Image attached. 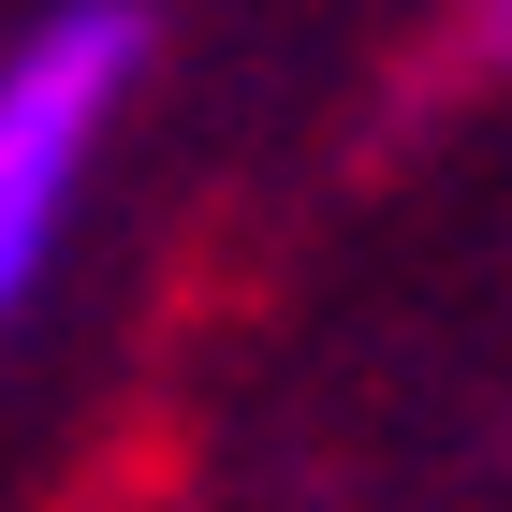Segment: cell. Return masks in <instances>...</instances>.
<instances>
[{
	"instance_id": "cell-1",
	"label": "cell",
	"mask_w": 512,
	"mask_h": 512,
	"mask_svg": "<svg viewBox=\"0 0 512 512\" xmlns=\"http://www.w3.org/2000/svg\"><path fill=\"white\" fill-rule=\"evenodd\" d=\"M132 74H147V0H59L15 59H0V322L44 293L59 220H74L88 161L118 132Z\"/></svg>"
},
{
	"instance_id": "cell-2",
	"label": "cell",
	"mask_w": 512,
	"mask_h": 512,
	"mask_svg": "<svg viewBox=\"0 0 512 512\" xmlns=\"http://www.w3.org/2000/svg\"><path fill=\"white\" fill-rule=\"evenodd\" d=\"M483 59H512V0H483Z\"/></svg>"
}]
</instances>
